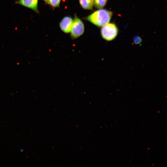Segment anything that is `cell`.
I'll return each instance as SVG.
<instances>
[{
  "label": "cell",
  "mask_w": 167,
  "mask_h": 167,
  "mask_svg": "<svg viewBox=\"0 0 167 167\" xmlns=\"http://www.w3.org/2000/svg\"><path fill=\"white\" fill-rule=\"evenodd\" d=\"M80 4L84 9H92L93 5L92 0H79Z\"/></svg>",
  "instance_id": "cell-6"
},
{
  "label": "cell",
  "mask_w": 167,
  "mask_h": 167,
  "mask_svg": "<svg viewBox=\"0 0 167 167\" xmlns=\"http://www.w3.org/2000/svg\"><path fill=\"white\" fill-rule=\"evenodd\" d=\"M73 23V20L71 17H65L63 18L60 24L61 30L66 33H69L71 31Z\"/></svg>",
  "instance_id": "cell-5"
},
{
  "label": "cell",
  "mask_w": 167,
  "mask_h": 167,
  "mask_svg": "<svg viewBox=\"0 0 167 167\" xmlns=\"http://www.w3.org/2000/svg\"><path fill=\"white\" fill-rule=\"evenodd\" d=\"M61 0H48V3L54 7H58Z\"/></svg>",
  "instance_id": "cell-8"
},
{
  "label": "cell",
  "mask_w": 167,
  "mask_h": 167,
  "mask_svg": "<svg viewBox=\"0 0 167 167\" xmlns=\"http://www.w3.org/2000/svg\"><path fill=\"white\" fill-rule=\"evenodd\" d=\"M103 38L107 41H111L114 39L117 35L118 29L113 23H108L103 26L101 30Z\"/></svg>",
  "instance_id": "cell-2"
},
{
  "label": "cell",
  "mask_w": 167,
  "mask_h": 167,
  "mask_svg": "<svg viewBox=\"0 0 167 167\" xmlns=\"http://www.w3.org/2000/svg\"><path fill=\"white\" fill-rule=\"evenodd\" d=\"M46 3H48V0H43Z\"/></svg>",
  "instance_id": "cell-9"
},
{
  "label": "cell",
  "mask_w": 167,
  "mask_h": 167,
  "mask_svg": "<svg viewBox=\"0 0 167 167\" xmlns=\"http://www.w3.org/2000/svg\"><path fill=\"white\" fill-rule=\"evenodd\" d=\"M38 0H18L16 3L21 5L39 13L38 8Z\"/></svg>",
  "instance_id": "cell-4"
},
{
  "label": "cell",
  "mask_w": 167,
  "mask_h": 167,
  "mask_svg": "<svg viewBox=\"0 0 167 167\" xmlns=\"http://www.w3.org/2000/svg\"><path fill=\"white\" fill-rule=\"evenodd\" d=\"M107 0H92L94 6L98 9L103 7L105 5Z\"/></svg>",
  "instance_id": "cell-7"
},
{
  "label": "cell",
  "mask_w": 167,
  "mask_h": 167,
  "mask_svg": "<svg viewBox=\"0 0 167 167\" xmlns=\"http://www.w3.org/2000/svg\"><path fill=\"white\" fill-rule=\"evenodd\" d=\"M84 31V26L83 22L75 15L71 31V37L73 39L76 38L82 35Z\"/></svg>",
  "instance_id": "cell-3"
},
{
  "label": "cell",
  "mask_w": 167,
  "mask_h": 167,
  "mask_svg": "<svg viewBox=\"0 0 167 167\" xmlns=\"http://www.w3.org/2000/svg\"><path fill=\"white\" fill-rule=\"evenodd\" d=\"M112 15L111 11L102 9L94 12L86 19L97 26L103 27L109 23Z\"/></svg>",
  "instance_id": "cell-1"
}]
</instances>
